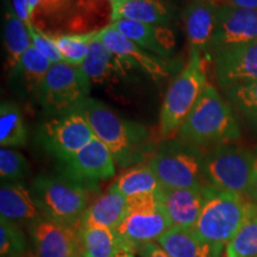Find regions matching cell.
Returning <instances> with one entry per match:
<instances>
[{
    "instance_id": "6da1fadb",
    "label": "cell",
    "mask_w": 257,
    "mask_h": 257,
    "mask_svg": "<svg viewBox=\"0 0 257 257\" xmlns=\"http://www.w3.org/2000/svg\"><path fill=\"white\" fill-rule=\"evenodd\" d=\"M73 112L85 118L94 136L110 149L119 166L127 167L141 162L148 155L149 134L142 124L124 119L104 102L92 98L86 99Z\"/></svg>"
},
{
    "instance_id": "7a4b0ae2",
    "label": "cell",
    "mask_w": 257,
    "mask_h": 257,
    "mask_svg": "<svg viewBox=\"0 0 257 257\" xmlns=\"http://www.w3.org/2000/svg\"><path fill=\"white\" fill-rule=\"evenodd\" d=\"M239 136V125L230 104L208 85L179 128L176 138L204 149L231 143Z\"/></svg>"
},
{
    "instance_id": "3957f363",
    "label": "cell",
    "mask_w": 257,
    "mask_h": 257,
    "mask_svg": "<svg viewBox=\"0 0 257 257\" xmlns=\"http://www.w3.org/2000/svg\"><path fill=\"white\" fill-rule=\"evenodd\" d=\"M202 193L204 206L193 230L205 242L224 246L257 214V205L245 195L220 191L211 185H205Z\"/></svg>"
},
{
    "instance_id": "277c9868",
    "label": "cell",
    "mask_w": 257,
    "mask_h": 257,
    "mask_svg": "<svg viewBox=\"0 0 257 257\" xmlns=\"http://www.w3.org/2000/svg\"><path fill=\"white\" fill-rule=\"evenodd\" d=\"M30 191L42 217L80 229L88 208L89 188L64 175H40Z\"/></svg>"
},
{
    "instance_id": "5b68a950",
    "label": "cell",
    "mask_w": 257,
    "mask_h": 257,
    "mask_svg": "<svg viewBox=\"0 0 257 257\" xmlns=\"http://www.w3.org/2000/svg\"><path fill=\"white\" fill-rule=\"evenodd\" d=\"M201 53L191 49L188 62L169 85L160 111V135L165 140L174 138L207 88Z\"/></svg>"
},
{
    "instance_id": "8992f818",
    "label": "cell",
    "mask_w": 257,
    "mask_h": 257,
    "mask_svg": "<svg viewBox=\"0 0 257 257\" xmlns=\"http://www.w3.org/2000/svg\"><path fill=\"white\" fill-rule=\"evenodd\" d=\"M204 160L200 148L170 138L157 148L149 166L163 187L201 189L207 185Z\"/></svg>"
},
{
    "instance_id": "52a82bcc",
    "label": "cell",
    "mask_w": 257,
    "mask_h": 257,
    "mask_svg": "<svg viewBox=\"0 0 257 257\" xmlns=\"http://www.w3.org/2000/svg\"><path fill=\"white\" fill-rule=\"evenodd\" d=\"M92 82L81 67L64 61L54 63L36 95L43 110L54 117L75 111L89 98Z\"/></svg>"
},
{
    "instance_id": "ba28073f",
    "label": "cell",
    "mask_w": 257,
    "mask_h": 257,
    "mask_svg": "<svg viewBox=\"0 0 257 257\" xmlns=\"http://www.w3.org/2000/svg\"><path fill=\"white\" fill-rule=\"evenodd\" d=\"M252 150L232 143L221 144L205 154V180L207 185L220 191L248 197L252 179Z\"/></svg>"
},
{
    "instance_id": "9c48e42d",
    "label": "cell",
    "mask_w": 257,
    "mask_h": 257,
    "mask_svg": "<svg viewBox=\"0 0 257 257\" xmlns=\"http://www.w3.org/2000/svg\"><path fill=\"white\" fill-rule=\"evenodd\" d=\"M38 141L43 149L64 162L94 138L91 126L76 112L53 117L38 127Z\"/></svg>"
},
{
    "instance_id": "30bf717a",
    "label": "cell",
    "mask_w": 257,
    "mask_h": 257,
    "mask_svg": "<svg viewBox=\"0 0 257 257\" xmlns=\"http://www.w3.org/2000/svg\"><path fill=\"white\" fill-rule=\"evenodd\" d=\"M62 163V175L89 189H96L99 181L113 178L115 161L107 147L94 137L87 146Z\"/></svg>"
},
{
    "instance_id": "8fae6325",
    "label": "cell",
    "mask_w": 257,
    "mask_h": 257,
    "mask_svg": "<svg viewBox=\"0 0 257 257\" xmlns=\"http://www.w3.org/2000/svg\"><path fill=\"white\" fill-rule=\"evenodd\" d=\"M212 55L218 85L224 91L257 81V41L221 48Z\"/></svg>"
},
{
    "instance_id": "7c38bea8",
    "label": "cell",
    "mask_w": 257,
    "mask_h": 257,
    "mask_svg": "<svg viewBox=\"0 0 257 257\" xmlns=\"http://www.w3.org/2000/svg\"><path fill=\"white\" fill-rule=\"evenodd\" d=\"M172 227L169 219L160 206L150 211H126L123 220L114 231L119 245L126 246L135 253H138L143 245L156 242Z\"/></svg>"
},
{
    "instance_id": "4fadbf2b",
    "label": "cell",
    "mask_w": 257,
    "mask_h": 257,
    "mask_svg": "<svg viewBox=\"0 0 257 257\" xmlns=\"http://www.w3.org/2000/svg\"><path fill=\"white\" fill-rule=\"evenodd\" d=\"M80 229L41 218L28 226L36 257L79 256Z\"/></svg>"
},
{
    "instance_id": "5bb4252c",
    "label": "cell",
    "mask_w": 257,
    "mask_h": 257,
    "mask_svg": "<svg viewBox=\"0 0 257 257\" xmlns=\"http://www.w3.org/2000/svg\"><path fill=\"white\" fill-rule=\"evenodd\" d=\"M98 40L105 44L108 50L124 61L131 68H138L154 79L167 78L169 70L166 63L159 56L142 49L136 43L125 37L121 32L110 24L98 30Z\"/></svg>"
},
{
    "instance_id": "9a60e30c",
    "label": "cell",
    "mask_w": 257,
    "mask_h": 257,
    "mask_svg": "<svg viewBox=\"0 0 257 257\" xmlns=\"http://www.w3.org/2000/svg\"><path fill=\"white\" fill-rule=\"evenodd\" d=\"M257 41V10L218 6V27L211 53Z\"/></svg>"
},
{
    "instance_id": "2e32d148",
    "label": "cell",
    "mask_w": 257,
    "mask_h": 257,
    "mask_svg": "<svg viewBox=\"0 0 257 257\" xmlns=\"http://www.w3.org/2000/svg\"><path fill=\"white\" fill-rule=\"evenodd\" d=\"M157 200L172 226L194 227L204 206L201 189H179L161 186L156 192Z\"/></svg>"
},
{
    "instance_id": "e0dca14e",
    "label": "cell",
    "mask_w": 257,
    "mask_h": 257,
    "mask_svg": "<svg viewBox=\"0 0 257 257\" xmlns=\"http://www.w3.org/2000/svg\"><path fill=\"white\" fill-rule=\"evenodd\" d=\"M186 36L191 49L211 51L218 27V6L213 3L192 2L182 12Z\"/></svg>"
},
{
    "instance_id": "ac0fdd59",
    "label": "cell",
    "mask_w": 257,
    "mask_h": 257,
    "mask_svg": "<svg viewBox=\"0 0 257 257\" xmlns=\"http://www.w3.org/2000/svg\"><path fill=\"white\" fill-rule=\"evenodd\" d=\"M111 24L138 47L159 57L169 56L176 46L174 32L167 25L147 24L128 19H118Z\"/></svg>"
},
{
    "instance_id": "d6986e66",
    "label": "cell",
    "mask_w": 257,
    "mask_h": 257,
    "mask_svg": "<svg viewBox=\"0 0 257 257\" xmlns=\"http://www.w3.org/2000/svg\"><path fill=\"white\" fill-rule=\"evenodd\" d=\"M0 216L17 225H30L40 220V208L31 191L22 182H3L0 187Z\"/></svg>"
},
{
    "instance_id": "ffe728a7",
    "label": "cell",
    "mask_w": 257,
    "mask_h": 257,
    "mask_svg": "<svg viewBox=\"0 0 257 257\" xmlns=\"http://www.w3.org/2000/svg\"><path fill=\"white\" fill-rule=\"evenodd\" d=\"M155 243L172 257H220L224 246L200 239L192 227L174 226Z\"/></svg>"
},
{
    "instance_id": "44dd1931",
    "label": "cell",
    "mask_w": 257,
    "mask_h": 257,
    "mask_svg": "<svg viewBox=\"0 0 257 257\" xmlns=\"http://www.w3.org/2000/svg\"><path fill=\"white\" fill-rule=\"evenodd\" d=\"M81 68L88 76L89 81L100 85L114 78L125 75L131 67L114 55L100 40H98V37H95L91 43L88 55Z\"/></svg>"
},
{
    "instance_id": "7402d4cb",
    "label": "cell",
    "mask_w": 257,
    "mask_h": 257,
    "mask_svg": "<svg viewBox=\"0 0 257 257\" xmlns=\"http://www.w3.org/2000/svg\"><path fill=\"white\" fill-rule=\"evenodd\" d=\"M112 22L118 19L147 24L167 25L173 19V8L168 0H124L112 4Z\"/></svg>"
},
{
    "instance_id": "603a6c76",
    "label": "cell",
    "mask_w": 257,
    "mask_h": 257,
    "mask_svg": "<svg viewBox=\"0 0 257 257\" xmlns=\"http://www.w3.org/2000/svg\"><path fill=\"white\" fill-rule=\"evenodd\" d=\"M126 213V198L113 184L89 205L82 218V226H100L115 230Z\"/></svg>"
},
{
    "instance_id": "cb8c5ba5",
    "label": "cell",
    "mask_w": 257,
    "mask_h": 257,
    "mask_svg": "<svg viewBox=\"0 0 257 257\" xmlns=\"http://www.w3.org/2000/svg\"><path fill=\"white\" fill-rule=\"evenodd\" d=\"M32 46L30 32L27 25L19 19L10 2H6L4 14V48L6 53V68L14 70L22 56Z\"/></svg>"
},
{
    "instance_id": "d4e9b609",
    "label": "cell",
    "mask_w": 257,
    "mask_h": 257,
    "mask_svg": "<svg viewBox=\"0 0 257 257\" xmlns=\"http://www.w3.org/2000/svg\"><path fill=\"white\" fill-rule=\"evenodd\" d=\"M80 248L81 257H113L119 246L114 230L100 226H80Z\"/></svg>"
},
{
    "instance_id": "484cf974",
    "label": "cell",
    "mask_w": 257,
    "mask_h": 257,
    "mask_svg": "<svg viewBox=\"0 0 257 257\" xmlns=\"http://www.w3.org/2000/svg\"><path fill=\"white\" fill-rule=\"evenodd\" d=\"M51 66L53 63L36 48L31 46L12 72L16 78L23 82L28 92L37 93Z\"/></svg>"
},
{
    "instance_id": "4316f807",
    "label": "cell",
    "mask_w": 257,
    "mask_h": 257,
    "mask_svg": "<svg viewBox=\"0 0 257 257\" xmlns=\"http://www.w3.org/2000/svg\"><path fill=\"white\" fill-rule=\"evenodd\" d=\"M28 141V128L23 114L15 102L3 101L0 106V144L4 148L23 147Z\"/></svg>"
},
{
    "instance_id": "83f0119b",
    "label": "cell",
    "mask_w": 257,
    "mask_h": 257,
    "mask_svg": "<svg viewBox=\"0 0 257 257\" xmlns=\"http://www.w3.org/2000/svg\"><path fill=\"white\" fill-rule=\"evenodd\" d=\"M113 186L125 198H128L144 193H156L161 184L149 165H141L121 173Z\"/></svg>"
},
{
    "instance_id": "f1b7e54d",
    "label": "cell",
    "mask_w": 257,
    "mask_h": 257,
    "mask_svg": "<svg viewBox=\"0 0 257 257\" xmlns=\"http://www.w3.org/2000/svg\"><path fill=\"white\" fill-rule=\"evenodd\" d=\"M96 34L98 31L87 34H54L49 36L59 49L64 62L74 67H81Z\"/></svg>"
},
{
    "instance_id": "f546056e",
    "label": "cell",
    "mask_w": 257,
    "mask_h": 257,
    "mask_svg": "<svg viewBox=\"0 0 257 257\" xmlns=\"http://www.w3.org/2000/svg\"><path fill=\"white\" fill-rule=\"evenodd\" d=\"M27 237L21 225L0 219V256L2 257H28L30 255Z\"/></svg>"
},
{
    "instance_id": "4dcf8cb0",
    "label": "cell",
    "mask_w": 257,
    "mask_h": 257,
    "mask_svg": "<svg viewBox=\"0 0 257 257\" xmlns=\"http://www.w3.org/2000/svg\"><path fill=\"white\" fill-rule=\"evenodd\" d=\"M225 257H257V214L250 218L226 244Z\"/></svg>"
},
{
    "instance_id": "1f68e13d",
    "label": "cell",
    "mask_w": 257,
    "mask_h": 257,
    "mask_svg": "<svg viewBox=\"0 0 257 257\" xmlns=\"http://www.w3.org/2000/svg\"><path fill=\"white\" fill-rule=\"evenodd\" d=\"M229 100L257 130V81L225 89Z\"/></svg>"
},
{
    "instance_id": "d6a6232c",
    "label": "cell",
    "mask_w": 257,
    "mask_h": 257,
    "mask_svg": "<svg viewBox=\"0 0 257 257\" xmlns=\"http://www.w3.org/2000/svg\"><path fill=\"white\" fill-rule=\"evenodd\" d=\"M30 174L28 160L17 150L2 147L0 149V176L3 182H21Z\"/></svg>"
},
{
    "instance_id": "836d02e7",
    "label": "cell",
    "mask_w": 257,
    "mask_h": 257,
    "mask_svg": "<svg viewBox=\"0 0 257 257\" xmlns=\"http://www.w3.org/2000/svg\"><path fill=\"white\" fill-rule=\"evenodd\" d=\"M27 27L29 29V32H30L32 46L36 48L40 53L43 54L53 64L63 61L59 49L50 38L49 34H46V32L37 29L35 27V24L27 25Z\"/></svg>"
},
{
    "instance_id": "e575fe53",
    "label": "cell",
    "mask_w": 257,
    "mask_h": 257,
    "mask_svg": "<svg viewBox=\"0 0 257 257\" xmlns=\"http://www.w3.org/2000/svg\"><path fill=\"white\" fill-rule=\"evenodd\" d=\"M10 4H11V8L14 10L16 16L25 25L34 24L31 21L32 17L30 12V0H11Z\"/></svg>"
},
{
    "instance_id": "d590c367",
    "label": "cell",
    "mask_w": 257,
    "mask_h": 257,
    "mask_svg": "<svg viewBox=\"0 0 257 257\" xmlns=\"http://www.w3.org/2000/svg\"><path fill=\"white\" fill-rule=\"evenodd\" d=\"M217 6H232L239 9L257 10V0H210Z\"/></svg>"
},
{
    "instance_id": "8d00e7d4",
    "label": "cell",
    "mask_w": 257,
    "mask_h": 257,
    "mask_svg": "<svg viewBox=\"0 0 257 257\" xmlns=\"http://www.w3.org/2000/svg\"><path fill=\"white\" fill-rule=\"evenodd\" d=\"M138 253H140L141 257H172L155 242L143 245Z\"/></svg>"
},
{
    "instance_id": "74e56055",
    "label": "cell",
    "mask_w": 257,
    "mask_h": 257,
    "mask_svg": "<svg viewBox=\"0 0 257 257\" xmlns=\"http://www.w3.org/2000/svg\"><path fill=\"white\" fill-rule=\"evenodd\" d=\"M253 152V165H252V179L250 185L248 198L253 204L257 205V147L252 150Z\"/></svg>"
},
{
    "instance_id": "f35d334b",
    "label": "cell",
    "mask_w": 257,
    "mask_h": 257,
    "mask_svg": "<svg viewBox=\"0 0 257 257\" xmlns=\"http://www.w3.org/2000/svg\"><path fill=\"white\" fill-rule=\"evenodd\" d=\"M51 2H54V0H30L31 17H34V14L36 12V10L38 8H43V6H47L48 4H50Z\"/></svg>"
},
{
    "instance_id": "ab89813d",
    "label": "cell",
    "mask_w": 257,
    "mask_h": 257,
    "mask_svg": "<svg viewBox=\"0 0 257 257\" xmlns=\"http://www.w3.org/2000/svg\"><path fill=\"white\" fill-rule=\"evenodd\" d=\"M135 255H136V253H135L131 249L126 248V246L119 245L118 246L117 252L114 253L113 257H136Z\"/></svg>"
},
{
    "instance_id": "60d3db41",
    "label": "cell",
    "mask_w": 257,
    "mask_h": 257,
    "mask_svg": "<svg viewBox=\"0 0 257 257\" xmlns=\"http://www.w3.org/2000/svg\"><path fill=\"white\" fill-rule=\"evenodd\" d=\"M108 2H111V3H112V4H117V3L124 2V0H108Z\"/></svg>"
},
{
    "instance_id": "b9f144b4",
    "label": "cell",
    "mask_w": 257,
    "mask_h": 257,
    "mask_svg": "<svg viewBox=\"0 0 257 257\" xmlns=\"http://www.w3.org/2000/svg\"><path fill=\"white\" fill-rule=\"evenodd\" d=\"M28 257H36V256H35V255H34V253H30V255H29Z\"/></svg>"
},
{
    "instance_id": "7bdbcfd3",
    "label": "cell",
    "mask_w": 257,
    "mask_h": 257,
    "mask_svg": "<svg viewBox=\"0 0 257 257\" xmlns=\"http://www.w3.org/2000/svg\"><path fill=\"white\" fill-rule=\"evenodd\" d=\"M193 2H204V0H193ZM210 2V0H208Z\"/></svg>"
},
{
    "instance_id": "ee69618b",
    "label": "cell",
    "mask_w": 257,
    "mask_h": 257,
    "mask_svg": "<svg viewBox=\"0 0 257 257\" xmlns=\"http://www.w3.org/2000/svg\"><path fill=\"white\" fill-rule=\"evenodd\" d=\"M75 257H81V256H75Z\"/></svg>"
}]
</instances>
